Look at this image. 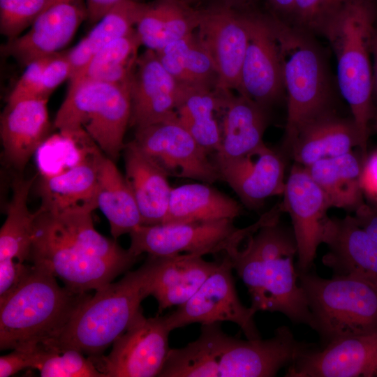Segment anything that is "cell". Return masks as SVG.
I'll list each match as a JSON object with an SVG mask.
<instances>
[{
    "label": "cell",
    "instance_id": "6da1fadb",
    "mask_svg": "<svg viewBox=\"0 0 377 377\" xmlns=\"http://www.w3.org/2000/svg\"><path fill=\"white\" fill-rule=\"evenodd\" d=\"M286 326L267 339L243 340L226 334L220 323L201 325L193 341L170 349L160 377H272L312 349Z\"/></svg>",
    "mask_w": 377,
    "mask_h": 377
},
{
    "label": "cell",
    "instance_id": "7a4b0ae2",
    "mask_svg": "<svg viewBox=\"0 0 377 377\" xmlns=\"http://www.w3.org/2000/svg\"><path fill=\"white\" fill-rule=\"evenodd\" d=\"M226 254L250 294L256 311L284 314L291 321L311 326V314L298 281L293 260L297 255L293 231L268 222Z\"/></svg>",
    "mask_w": 377,
    "mask_h": 377
},
{
    "label": "cell",
    "instance_id": "3957f363",
    "mask_svg": "<svg viewBox=\"0 0 377 377\" xmlns=\"http://www.w3.org/2000/svg\"><path fill=\"white\" fill-rule=\"evenodd\" d=\"M163 257L148 256L137 269L96 290L54 337L43 343L57 349L73 348L98 357L122 334L142 311L150 295Z\"/></svg>",
    "mask_w": 377,
    "mask_h": 377
},
{
    "label": "cell",
    "instance_id": "277c9868",
    "mask_svg": "<svg viewBox=\"0 0 377 377\" xmlns=\"http://www.w3.org/2000/svg\"><path fill=\"white\" fill-rule=\"evenodd\" d=\"M60 286L56 276L33 265L0 297V348L41 343L59 333L91 295Z\"/></svg>",
    "mask_w": 377,
    "mask_h": 377
},
{
    "label": "cell",
    "instance_id": "5b68a950",
    "mask_svg": "<svg viewBox=\"0 0 377 377\" xmlns=\"http://www.w3.org/2000/svg\"><path fill=\"white\" fill-rule=\"evenodd\" d=\"M376 17V4L372 0H350L321 32L337 58L338 85L358 131L362 161L368 156L367 142L374 105L371 56Z\"/></svg>",
    "mask_w": 377,
    "mask_h": 377
},
{
    "label": "cell",
    "instance_id": "8992f818",
    "mask_svg": "<svg viewBox=\"0 0 377 377\" xmlns=\"http://www.w3.org/2000/svg\"><path fill=\"white\" fill-rule=\"evenodd\" d=\"M131 113L130 82L88 80L68 86L54 124L70 140L81 142L89 137L106 156L116 161L126 145Z\"/></svg>",
    "mask_w": 377,
    "mask_h": 377
},
{
    "label": "cell",
    "instance_id": "52a82bcc",
    "mask_svg": "<svg viewBox=\"0 0 377 377\" xmlns=\"http://www.w3.org/2000/svg\"><path fill=\"white\" fill-rule=\"evenodd\" d=\"M284 89L287 93L285 140L290 147L306 124L331 110V91L323 55L311 34L274 18Z\"/></svg>",
    "mask_w": 377,
    "mask_h": 377
},
{
    "label": "cell",
    "instance_id": "ba28073f",
    "mask_svg": "<svg viewBox=\"0 0 377 377\" xmlns=\"http://www.w3.org/2000/svg\"><path fill=\"white\" fill-rule=\"evenodd\" d=\"M298 281L311 314V327L327 344L377 332V286L352 276L323 279L299 271Z\"/></svg>",
    "mask_w": 377,
    "mask_h": 377
},
{
    "label": "cell",
    "instance_id": "9c48e42d",
    "mask_svg": "<svg viewBox=\"0 0 377 377\" xmlns=\"http://www.w3.org/2000/svg\"><path fill=\"white\" fill-rule=\"evenodd\" d=\"M283 212L281 202L253 224L242 228L234 220L225 219L182 223L140 225L130 233L128 250L137 256L165 257L178 254L204 256L227 253L240 246L263 225L279 219Z\"/></svg>",
    "mask_w": 377,
    "mask_h": 377
},
{
    "label": "cell",
    "instance_id": "30bf717a",
    "mask_svg": "<svg viewBox=\"0 0 377 377\" xmlns=\"http://www.w3.org/2000/svg\"><path fill=\"white\" fill-rule=\"evenodd\" d=\"M37 212L29 261L47 269L69 289L97 290L130 269L94 254L68 234L49 212L40 207Z\"/></svg>",
    "mask_w": 377,
    "mask_h": 377
},
{
    "label": "cell",
    "instance_id": "8fae6325",
    "mask_svg": "<svg viewBox=\"0 0 377 377\" xmlns=\"http://www.w3.org/2000/svg\"><path fill=\"white\" fill-rule=\"evenodd\" d=\"M132 141L168 177L206 184L220 180L212 156L179 123L177 115L136 129Z\"/></svg>",
    "mask_w": 377,
    "mask_h": 377
},
{
    "label": "cell",
    "instance_id": "7c38bea8",
    "mask_svg": "<svg viewBox=\"0 0 377 377\" xmlns=\"http://www.w3.org/2000/svg\"><path fill=\"white\" fill-rule=\"evenodd\" d=\"M224 255L216 269L193 296L165 316L171 331L193 323L228 321L237 325L246 339L261 338L254 322L257 311L241 302L235 288L231 260Z\"/></svg>",
    "mask_w": 377,
    "mask_h": 377
},
{
    "label": "cell",
    "instance_id": "4fadbf2b",
    "mask_svg": "<svg viewBox=\"0 0 377 377\" xmlns=\"http://www.w3.org/2000/svg\"><path fill=\"white\" fill-rule=\"evenodd\" d=\"M170 332L165 316L146 318L142 311L107 356L90 357L105 377L158 376L170 350Z\"/></svg>",
    "mask_w": 377,
    "mask_h": 377
},
{
    "label": "cell",
    "instance_id": "5bb4252c",
    "mask_svg": "<svg viewBox=\"0 0 377 377\" xmlns=\"http://www.w3.org/2000/svg\"><path fill=\"white\" fill-rule=\"evenodd\" d=\"M242 13L249 40L238 94L267 108L285 89L274 18L251 12Z\"/></svg>",
    "mask_w": 377,
    "mask_h": 377
},
{
    "label": "cell",
    "instance_id": "9a60e30c",
    "mask_svg": "<svg viewBox=\"0 0 377 377\" xmlns=\"http://www.w3.org/2000/svg\"><path fill=\"white\" fill-rule=\"evenodd\" d=\"M200 10L197 35L214 64L217 88L238 92L249 40L243 13L227 1Z\"/></svg>",
    "mask_w": 377,
    "mask_h": 377
},
{
    "label": "cell",
    "instance_id": "2e32d148",
    "mask_svg": "<svg viewBox=\"0 0 377 377\" xmlns=\"http://www.w3.org/2000/svg\"><path fill=\"white\" fill-rule=\"evenodd\" d=\"M283 195V209L290 216L297 244L298 269L306 272L323 243L330 206L306 168L297 163L291 168Z\"/></svg>",
    "mask_w": 377,
    "mask_h": 377
},
{
    "label": "cell",
    "instance_id": "e0dca14e",
    "mask_svg": "<svg viewBox=\"0 0 377 377\" xmlns=\"http://www.w3.org/2000/svg\"><path fill=\"white\" fill-rule=\"evenodd\" d=\"M212 157L220 180L233 190L248 209H258L267 198L283 195L286 184L283 161L265 143L238 156Z\"/></svg>",
    "mask_w": 377,
    "mask_h": 377
},
{
    "label": "cell",
    "instance_id": "ac0fdd59",
    "mask_svg": "<svg viewBox=\"0 0 377 377\" xmlns=\"http://www.w3.org/2000/svg\"><path fill=\"white\" fill-rule=\"evenodd\" d=\"M85 19L86 6L81 0H49L29 29L8 40L3 52L27 66L36 59L61 52Z\"/></svg>",
    "mask_w": 377,
    "mask_h": 377
},
{
    "label": "cell",
    "instance_id": "d6986e66",
    "mask_svg": "<svg viewBox=\"0 0 377 377\" xmlns=\"http://www.w3.org/2000/svg\"><path fill=\"white\" fill-rule=\"evenodd\" d=\"M187 87L167 71L156 52L147 49L130 80L129 126L136 130L175 117Z\"/></svg>",
    "mask_w": 377,
    "mask_h": 377
},
{
    "label": "cell",
    "instance_id": "ffe728a7",
    "mask_svg": "<svg viewBox=\"0 0 377 377\" xmlns=\"http://www.w3.org/2000/svg\"><path fill=\"white\" fill-rule=\"evenodd\" d=\"M287 377L377 376V332L334 340L312 349L292 363Z\"/></svg>",
    "mask_w": 377,
    "mask_h": 377
},
{
    "label": "cell",
    "instance_id": "44dd1931",
    "mask_svg": "<svg viewBox=\"0 0 377 377\" xmlns=\"http://www.w3.org/2000/svg\"><path fill=\"white\" fill-rule=\"evenodd\" d=\"M323 243L328 247L323 263L335 276L356 277L377 286V242L354 216L329 218Z\"/></svg>",
    "mask_w": 377,
    "mask_h": 377
},
{
    "label": "cell",
    "instance_id": "7402d4cb",
    "mask_svg": "<svg viewBox=\"0 0 377 377\" xmlns=\"http://www.w3.org/2000/svg\"><path fill=\"white\" fill-rule=\"evenodd\" d=\"M104 156L98 148L85 147L68 169L45 175L40 183V207L52 213L86 205L97 208L99 170Z\"/></svg>",
    "mask_w": 377,
    "mask_h": 377
},
{
    "label": "cell",
    "instance_id": "603a6c76",
    "mask_svg": "<svg viewBox=\"0 0 377 377\" xmlns=\"http://www.w3.org/2000/svg\"><path fill=\"white\" fill-rule=\"evenodd\" d=\"M47 99L7 104L1 117L0 134L6 161L22 171L47 138L50 121Z\"/></svg>",
    "mask_w": 377,
    "mask_h": 377
},
{
    "label": "cell",
    "instance_id": "cb8c5ba5",
    "mask_svg": "<svg viewBox=\"0 0 377 377\" xmlns=\"http://www.w3.org/2000/svg\"><path fill=\"white\" fill-rule=\"evenodd\" d=\"M356 146L360 147V137L353 119L331 110L304 124L289 148L296 163L308 167L352 151Z\"/></svg>",
    "mask_w": 377,
    "mask_h": 377
},
{
    "label": "cell",
    "instance_id": "d4e9b609",
    "mask_svg": "<svg viewBox=\"0 0 377 377\" xmlns=\"http://www.w3.org/2000/svg\"><path fill=\"white\" fill-rule=\"evenodd\" d=\"M125 178L138 205L142 225L163 223L172 188L165 172L131 141L124 148Z\"/></svg>",
    "mask_w": 377,
    "mask_h": 377
},
{
    "label": "cell",
    "instance_id": "484cf974",
    "mask_svg": "<svg viewBox=\"0 0 377 377\" xmlns=\"http://www.w3.org/2000/svg\"><path fill=\"white\" fill-rule=\"evenodd\" d=\"M267 108L242 94L234 95L223 90L221 145L213 154L235 157L246 154L264 144L267 126Z\"/></svg>",
    "mask_w": 377,
    "mask_h": 377
},
{
    "label": "cell",
    "instance_id": "4316f807",
    "mask_svg": "<svg viewBox=\"0 0 377 377\" xmlns=\"http://www.w3.org/2000/svg\"><path fill=\"white\" fill-rule=\"evenodd\" d=\"M201 10L182 0L142 3L135 29L142 45L154 52L183 38L198 29Z\"/></svg>",
    "mask_w": 377,
    "mask_h": 377
},
{
    "label": "cell",
    "instance_id": "83f0119b",
    "mask_svg": "<svg viewBox=\"0 0 377 377\" xmlns=\"http://www.w3.org/2000/svg\"><path fill=\"white\" fill-rule=\"evenodd\" d=\"M219 265V262L207 261L203 256L191 254L163 257L150 293L158 303V313L186 302Z\"/></svg>",
    "mask_w": 377,
    "mask_h": 377
},
{
    "label": "cell",
    "instance_id": "f1b7e54d",
    "mask_svg": "<svg viewBox=\"0 0 377 377\" xmlns=\"http://www.w3.org/2000/svg\"><path fill=\"white\" fill-rule=\"evenodd\" d=\"M207 184L193 183L172 188L163 223L234 220L243 214L239 202Z\"/></svg>",
    "mask_w": 377,
    "mask_h": 377
},
{
    "label": "cell",
    "instance_id": "f546056e",
    "mask_svg": "<svg viewBox=\"0 0 377 377\" xmlns=\"http://www.w3.org/2000/svg\"><path fill=\"white\" fill-rule=\"evenodd\" d=\"M362 162L350 151L305 167L325 195L330 207L355 211L363 202L360 184Z\"/></svg>",
    "mask_w": 377,
    "mask_h": 377
},
{
    "label": "cell",
    "instance_id": "4dcf8cb0",
    "mask_svg": "<svg viewBox=\"0 0 377 377\" xmlns=\"http://www.w3.org/2000/svg\"><path fill=\"white\" fill-rule=\"evenodd\" d=\"M223 103L222 89L188 87L175 110L179 123L211 156L221 145V126L216 114Z\"/></svg>",
    "mask_w": 377,
    "mask_h": 377
},
{
    "label": "cell",
    "instance_id": "1f68e13d",
    "mask_svg": "<svg viewBox=\"0 0 377 377\" xmlns=\"http://www.w3.org/2000/svg\"><path fill=\"white\" fill-rule=\"evenodd\" d=\"M97 205L109 221L114 239L142 225L134 195L114 161L103 158L98 177Z\"/></svg>",
    "mask_w": 377,
    "mask_h": 377
},
{
    "label": "cell",
    "instance_id": "d6a6232c",
    "mask_svg": "<svg viewBox=\"0 0 377 377\" xmlns=\"http://www.w3.org/2000/svg\"><path fill=\"white\" fill-rule=\"evenodd\" d=\"M156 53L163 67L181 84L217 88L218 76L214 64L197 34L192 33Z\"/></svg>",
    "mask_w": 377,
    "mask_h": 377
},
{
    "label": "cell",
    "instance_id": "836d02e7",
    "mask_svg": "<svg viewBox=\"0 0 377 377\" xmlns=\"http://www.w3.org/2000/svg\"><path fill=\"white\" fill-rule=\"evenodd\" d=\"M35 178L17 177L13 183L6 219L0 230V260L29 261L38 212H31L27 202Z\"/></svg>",
    "mask_w": 377,
    "mask_h": 377
},
{
    "label": "cell",
    "instance_id": "e575fe53",
    "mask_svg": "<svg viewBox=\"0 0 377 377\" xmlns=\"http://www.w3.org/2000/svg\"><path fill=\"white\" fill-rule=\"evenodd\" d=\"M142 45L134 29L104 47L70 78L69 86L92 80L126 83L131 80Z\"/></svg>",
    "mask_w": 377,
    "mask_h": 377
},
{
    "label": "cell",
    "instance_id": "d590c367",
    "mask_svg": "<svg viewBox=\"0 0 377 377\" xmlns=\"http://www.w3.org/2000/svg\"><path fill=\"white\" fill-rule=\"evenodd\" d=\"M142 6V3L134 0L123 1L106 13L76 45L66 51L72 75L104 47L132 31Z\"/></svg>",
    "mask_w": 377,
    "mask_h": 377
},
{
    "label": "cell",
    "instance_id": "8d00e7d4",
    "mask_svg": "<svg viewBox=\"0 0 377 377\" xmlns=\"http://www.w3.org/2000/svg\"><path fill=\"white\" fill-rule=\"evenodd\" d=\"M44 344V343H43ZM45 352L37 365L42 377H105L93 360L73 348L57 349L44 344Z\"/></svg>",
    "mask_w": 377,
    "mask_h": 377
},
{
    "label": "cell",
    "instance_id": "74e56055",
    "mask_svg": "<svg viewBox=\"0 0 377 377\" xmlns=\"http://www.w3.org/2000/svg\"><path fill=\"white\" fill-rule=\"evenodd\" d=\"M49 0H0V32L8 40L22 34Z\"/></svg>",
    "mask_w": 377,
    "mask_h": 377
},
{
    "label": "cell",
    "instance_id": "f35d334b",
    "mask_svg": "<svg viewBox=\"0 0 377 377\" xmlns=\"http://www.w3.org/2000/svg\"><path fill=\"white\" fill-rule=\"evenodd\" d=\"M349 1L295 0L293 26L310 34H321L326 24Z\"/></svg>",
    "mask_w": 377,
    "mask_h": 377
},
{
    "label": "cell",
    "instance_id": "ab89813d",
    "mask_svg": "<svg viewBox=\"0 0 377 377\" xmlns=\"http://www.w3.org/2000/svg\"><path fill=\"white\" fill-rule=\"evenodd\" d=\"M72 74L73 69L66 52L52 54L42 73L36 98L48 100L64 81L70 80Z\"/></svg>",
    "mask_w": 377,
    "mask_h": 377
},
{
    "label": "cell",
    "instance_id": "60d3db41",
    "mask_svg": "<svg viewBox=\"0 0 377 377\" xmlns=\"http://www.w3.org/2000/svg\"><path fill=\"white\" fill-rule=\"evenodd\" d=\"M45 351L43 343L13 349L0 357V376L8 377L25 369H36Z\"/></svg>",
    "mask_w": 377,
    "mask_h": 377
},
{
    "label": "cell",
    "instance_id": "b9f144b4",
    "mask_svg": "<svg viewBox=\"0 0 377 377\" xmlns=\"http://www.w3.org/2000/svg\"><path fill=\"white\" fill-rule=\"evenodd\" d=\"M52 55L36 59L26 66L8 96L7 104L36 98L42 73Z\"/></svg>",
    "mask_w": 377,
    "mask_h": 377
},
{
    "label": "cell",
    "instance_id": "7bdbcfd3",
    "mask_svg": "<svg viewBox=\"0 0 377 377\" xmlns=\"http://www.w3.org/2000/svg\"><path fill=\"white\" fill-rule=\"evenodd\" d=\"M30 267L15 260H0V297L4 296L20 282Z\"/></svg>",
    "mask_w": 377,
    "mask_h": 377
},
{
    "label": "cell",
    "instance_id": "ee69618b",
    "mask_svg": "<svg viewBox=\"0 0 377 377\" xmlns=\"http://www.w3.org/2000/svg\"><path fill=\"white\" fill-rule=\"evenodd\" d=\"M360 184L363 194L377 202V150L362 163Z\"/></svg>",
    "mask_w": 377,
    "mask_h": 377
},
{
    "label": "cell",
    "instance_id": "f6af8a7d",
    "mask_svg": "<svg viewBox=\"0 0 377 377\" xmlns=\"http://www.w3.org/2000/svg\"><path fill=\"white\" fill-rule=\"evenodd\" d=\"M355 212L357 223L377 242V207L363 203Z\"/></svg>",
    "mask_w": 377,
    "mask_h": 377
},
{
    "label": "cell",
    "instance_id": "bcb514c9",
    "mask_svg": "<svg viewBox=\"0 0 377 377\" xmlns=\"http://www.w3.org/2000/svg\"><path fill=\"white\" fill-rule=\"evenodd\" d=\"M124 0H86L87 19L96 24L106 13Z\"/></svg>",
    "mask_w": 377,
    "mask_h": 377
},
{
    "label": "cell",
    "instance_id": "7dc6e473",
    "mask_svg": "<svg viewBox=\"0 0 377 377\" xmlns=\"http://www.w3.org/2000/svg\"><path fill=\"white\" fill-rule=\"evenodd\" d=\"M371 55L373 59V99L377 105V27H376L371 42Z\"/></svg>",
    "mask_w": 377,
    "mask_h": 377
},
{
    "label": "cell",
    "instance_id": "c3c4849f",
    "mask_svg": "<svg viewBox=\"0 0 377 377\" xmlns=\"http://www.w3.org/2000/svg\"><path fill=\"white\" fill-rule=\"evenodd\" d=\"M370 128H372L377 133V105L376 103H374L373 108Z\"/></svg>",
    "mask_w": 377,
    "mask_h": 377
},
{
    "label": "cell",
    "instance_id": "681fc988",
    "mask_svg": "<svg viewBox=\"0 0 377 377\" xmlns=\"http://www.w3.org/2000/svg\"><path fill=\"white\" fill-rule=\"evenodd\" d=\"M226 1H228V2H230L231 3H233V2H235V1L237 0H225Z\"/></svg>",
    "mask_w": 377,
    "mask_h": 377
},
{
    "label": "cell",
    "instance_id": "f907efd6",
    "mask_svg": "<svg viewBox=\"0 0 377 377\" xmlns=\"http://www.w3.org/2000/svg\"><path fill=\"white\" fill-rule=\"evenodd\" d=\"M374 1V3H375L376 1H377V0H372Z\"/></svg>",
    "mask_w": 377,
    "mask_h": 377
},
{
    "label": "cell",
    "instance_id": "816d5d0a",
    "mask_svg": "<svg viewBox=\"0 0 377 377\" xmlns=\"http://www.w3.org/2000/svg\"><path fill=\"white\" fill-rule=\"evenodd\" d=\"M182 1H188V0H182Z\"/></svg>",
    "mask_w": 377,
    "mask_h": 377
},
{
    "label": "cell",
    "instance_id": "f5cc1de1",
    "mask_svg": "<svg viewBox=\"0 0 377 377\" xmlns=\"http://www.w3.org/2000/svg\"></svg>",
    "mask_w": 377,
    "mask_h": 377
}]
</instances>
